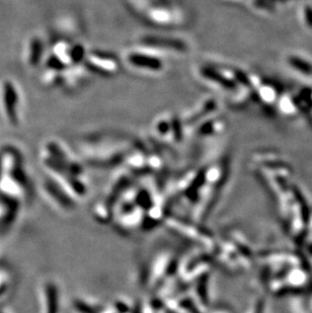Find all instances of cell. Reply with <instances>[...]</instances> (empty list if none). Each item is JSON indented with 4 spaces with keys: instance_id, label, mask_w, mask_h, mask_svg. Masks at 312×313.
I'll return each instance as SVG.
<instances>
[{
    "instance_id": "6da1fadb",
    "label": "cell",
    "mask_w": 312,
    "mask_h": 313,
    "mask_svg": "<svg viewBox=\"0 0 312 313\" xmlns=\"http://www.w3.org/2000/svg\"><path fill=\"white\" fill-rule=\"evenodd\" d=\"M17 95L16 92L11 84L6 85V107L9 116L11 117L12 121L14 123L17 122V117H16V112H15V106L17 103Z\"/></svg>"
},
{
    "instance_id": "7a4b0ae2",
    "label": "cell",
    "mask_w": 312,
    "mask_h": 313,
    "mask_svg": "<svg viewBox=\"0 0 312 313\" xmlns=\"http://www.w3.org/2000/svg\"><path fill=\"white\" fill-rule=\"evenodd\" d=\"M289 63L292 67L297 69L298 71L306 74V75H312V65L308 63L307 61L299 58V57H290Z\"/></svg>"
},
{
    "instance_id": "3957f363",
    "label": "cell",
    "mask_w": 312,
    "mask_h": 313,
    "mask_svg": "<svg viewBox=\"0 0 312 313\" xmlns=\"http://www.w3.org/2000/svg\"><path fill=\"white\" fill-rule=\"evenodd\" d=\"M130 60L133 62V64L136 65H140V66H144V67H148V68H152V69H158L161 67V62L156 59L153 58H149V57H144V56H132L130 58Z\"/></svg>"
},
{
    "instance_id": "277c9868",
    "label": "cell",
    "mask_w": 312,
    "mask_h": 313,
    "mask_svg": "<svg viewBox=\"0 0 312 313\" xmlns=\"http://www.w3.org/2000/svg\"><path fill=\"white\" fill-rule=\"evenodd\" d=\"M203 74L210 78L211 81H214L218 84H221L223 87H225L226 89H234V84L229 82L228 80H226L225 77H223L222 75H220L219 73L215 72L214 70H211V69H204L203 70Z\"/></svg>"
},
{
    "instance_id": "5b68a950",
    "label": "cell",
    "mask_w": 312,
    "mask_h": 313,
    "mask_svg": "<svg viewBox=\"0 0 312 313\" xmlns=\"http://www.w3.org/2000/svg\"><path fill=\"white\" fill-rule=\"evenodd\" d=\"M305 20L307 25L312 28V8L310 7L305 8Z\"/></svg>"
},
{
    "instance_id": "8992f818",
    "label": "cell",
    "mask_w": 312,
    "mask_h": 313,
    "mask_svg": "<svg viewBox=\"0 0 312 313\" xmlns=\"http://www.w3.org/2000/svg\"><path fill=\"white\" fill-rule=\"evenodd\" d=\"M238 76H239V81H240L241 83H243L244 85H249V84H250L249 78H248L247 75H245L244 73L238 72Z\"/></svg>"
},
{
    "instance_id": "52a82bcc",
    "label": "cell",
    "mask_w": 312,
    "mask_h": 313,
    "mask_svg": "<svg viewBox=\"0 0 312 313\" xmlns=\"http://www.w3.org/2000/svg\"><path fill=\"white\" fill-rule=\"evenodd\" d=\"M0 168H2V166H0ZM0 171H2V169H0Z\"/></svg>"
}]
</instances>
